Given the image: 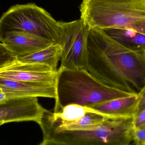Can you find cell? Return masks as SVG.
I'll use <instances>...</instances> for the list:
<instances>
[{
    "mask_svg": "<svg viewBox=\"0 0 145 145\" xmlns=\"http://www.w3.org/2000/svg\"><path fill=\"white\" fill-rule=\"evenodd\" d=\"M0 87L7 98L43 97L55 99V85L48 83L28 82L0 77Z\"/></svg>",
    "mask_w": 145,
    "mask_h": 145,
    "instance_id": "obj_10",
    "label": "cell"
},
{
    "mask_svg": "<svg viewBox=\"0 0 145 145\" xmlns=\"http://www.w3.org/2000/svg\"><path fill=\"white\" fill-rule=\"evenodd\" d=\"M61 46V68L87 70L88 39L89 28L81 19L69 22L59 21Z\"/></svg>",
    "mask_w": 145,
    "mask_h": 145,
    "instance_id": "obj_6",
    "label": "cell"
},
{
    "mask_svg": "<svg viewBox=\"0 0 145 145\" xmlns=\"http://www.w3.org/2000/svg\"><path fill=\"white\" fill-rule=\"evenodd\" d=\"M133 138L134 144L145 145V125L134 129Z\"/></svg>",
    "mask_w": 145,
    "mask_h": 145,
    "instance_id": "obj_16",
    "label": "cell"
},
{
    "mask_svg": "<svg viewBox=\"0 0 145 145\" xmlns=\"http://www.w3.org/2000/svg\"><path fill=\"white\" fill-rule=\"evenodd\" d=\"M4 123H3V122H0V127H1V126H2V125H3V124H4Z\"/></svg>",
    "mask_w": 145,
    "mask_h": 145,
    "instance_id": "obj_20",
    "label": "cell"
},
{
    "mask_svg": "<svg viewBox=\"0 0 145 145\" xmlns=\"http://www.w3.org/2000/svg\"><path fill=\"white\" fill-rule=\"evenodd\" d=\"M133 118L107 117L94 130L43 135L39 145H129L133 142Z\"/></svg>",
    "mask_w": 145,
    "mask_h": 145,
    "instance_id": "obj_4",
    "label": "cell"
},
{
    "mask_svg": "<svg viewBox=\"0 0 145 145\" xmlns=\"http://www.w3.org/2000/svg\"><path fill=\"white\" fill-rule=\"evenodd\" d=\"M145 125V109L134 117V129H137Z\"/></svg>",
    "mask_w": 145,
    "mask_h": 145,
    "instance_id": "obj_18",
    "label": "cell"
},
{
    "mask_svg": "<svg viewBox=\"0 0 145 145\" xmlns=\"http://www.w3.org/2000/svg\"><path fill=\"white\" fill-rule=\"evenodd\" d=\"M61 54V46L59 43H54L32 54L17 58V60L22 63L46 65L54 71H57Z\"/></svg>",
    "mask_w": 145,
    "mask_h": 145,
    "instance_id": "obj_14",
    "label": "cell"
},
{
    "mask_svg": "<svg viewBox=\"0 0 145 145\" xmlns=\"http://www.w3.org/2000/svg\"><path fill=\"white\" fill-rule=\"evenodd\" d=\"M81 19L89 28H132L145 33V0H82Z\"/></svg>",
    "mask_w": 145,
    "mask_h": 145,
    "instance_id": "obj_3",
    "label": "cell"
},
{
    "mask_svg": "<svg viewBox=\"0 0 145 145\" xmlns=\"http://www.w3.org/2000/svg\"><path fill=\"white\" fill-rule=\"evenodd\" d=\"M107 117L101 113L88 112L80 120L72 123L56 126L41 124L40 126L43 135L65 131H89L101 126Z\"/></svg>",
    "mask_w": 145,
    "mask_h": 145,
    "instance_id": "obj_12",
    "label": "cell"
},
{
    "mask_svg": "<svg viewBox=\"0 0 145 145\" xmlns=\"http://www.w3.org/2000/svg\"><path fill=\"white\" fill-rule=\"evenodd\" d=\"M138 100L135 116L145 109V85L141 91L138 93Z\"/></svg>",
    "mask_w": 145,
    "mask_h": 145,
    "instance_id": "obj_17",
    "label": "cell"
},
{
    "mask_svg": "<svg viewBox=\"0 0 145 145\" xmlns=\"http://www.w3.org/2000/svg\"><path fill=\"white\" fill-rule=\"evenodd\" d=\"M55 87L56 97L54 112H58L65 106L71 104L90 107L138 94L105 85L87 70H69L61 67L57 71Z\"/></svg>",
    "mask_w": 145,
    "mask_h": 145,
    "instance_id": "obj_2",
    "label": "cell"
},
{
    "mask_svg": "<svg viewBox=\"0 0 145 145\" xmlns=\"http://www.w3.org/2000/svg\"><path fill=\"white\" fill-rule=\"evenodd\" d=\"M0 42L16 58L32 54L54 43L35 35L19 31L5 33L0 37Z\"/></svg>",
    "mask_w": 145,
    "mask_h": 145,
    "instance_id": "obj_9",
    "label": "cell"
},
{
    "mask_svg": "<svg viewBox=\"0 0 145 145\" xmlns=\"http://www.w3.org/2000/svg\"><path fill=\"white\" fill-rule=\"evenodd\" d=\"M87 70L105 85L138 93L145 85V54L131 50L98 28L89 29Z\"/></svg>",
    "mask_w": 145,
    "mask_h": 145,
    "instance_id": "obj_1",
    "label": "cell"
},
{
    "mask_svg": "<svg viewBox=\"0 0 145 145\" xmlns=\"http://www.w3.org/2000/svg\"><path fill=\"white\" fill-rule=\"evenodd\" d=\"M7 99L6 94L3 89L0 87V103L3 102Z\"/></svg>",
    "mask_w": 145,
    "mask_h": 145,
    "instance_id": "obj_19",
    "label": "cell"
},
{
    "mask_svg": "<svg viewBox=\"0 0 145 145\" xmlns=\"http://www.w3.org/2000/svg\"><path fill=\"white\" fill-rule=\"evenodd\" d=\"M138 94L100 103L91 108L108 117L134 118L138 104Z\"/></svg>",
    "mask_w": 145,
    "mask_h": 145,
    "instance_id": "obj_11",
    "label": "cell"
},
{
    "mask_svg": "<svg viewBox=\"0 0 145 145\" xmlns=\"http://www.w3.org/2000/svg\"><path fill=\"white\" fill-rule=\"evenodd\" d=\"M46 109L37 97L8 99L0 103V122L34 121L40 124Z\"/></svg>",
    "mask_w": 145,
    "mask_h": 145,
    "instance_id": "obj_7",
    "label": "cell"
},
{
    "mask_svg": "<svg viewBox=\"0 0 145 145\" xmlns=\"http://www.w3.org/2000/svg\"><path fill=\"white\" fill-rule=\"evenodd\" d=\"M112 38L133 51L145 54V33L132 28L103 30Z\"/></svg>",
    "mask_w": 145,
    "mask_h": 145,
    "instance_id": "obj_13",
    "label": "cell"
},
{
    "mask_svg": "<svg viewBox=\"0 0 145 145\" xmlns=\"http://www.w3.org/2000/svg\"><path fill=\"white\" fill-rule=\"evenodd\" d=\"M57 71L48 66L37 64L14 63L0 70V77L28 82L55 85Z\"/></svg>",
    "mask_w": 145,
    "mask_h": 145,
    "instance_id": "obj_8",
    "label": "cell"
},
{
    "mask_svg": "<svg viewBox=\"0 0 145 145\" xmlns=\"http://www.w3.org/2000/svg\"><path fill=\"white\" fill-rule=\"evenodd\" d=\"M17 58L0 42V70L14 63Z\"/></svg>",
    "mask_w": 145,
    "mask_h": 145,
    "instance_id": "obj_15",
    "label": "cell"
},
{
    "mask_svg": "<svg viewBox=\"0 0 145 145\" xmlns=\"http://www.w3.org/2000/svg\"><path fill=\"white\" fill-rule=\"evenodd\" d=\"M13 31L29 33L59 43L60 24L48 12L35 3L17 4L0 18V37Z\"/></svg>",
    "mask_w": 145,
    "mask_h": 145,
    "instance_id": "obj_5",
    "label": "cell"
}]
</instances>
